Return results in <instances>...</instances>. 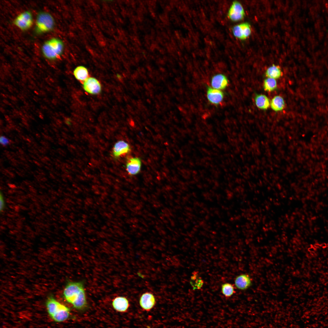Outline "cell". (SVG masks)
Listing matches in <instances>:
<instances>
[{
    "instance_id": "cell-1",
    "label": "cell",
    "mask_w": 328,
    "mask_h": 328,
    "mask_svg": "<svg viewBox=\"0 0 328 328\" xmlns=\"http://www.w3.org/2000/svg\"><path fill=\"white\" fill-rule=\"evenodd\" d=\"M66 301L78 310L84 309L87 306L84 283L82 281L68 282L63 290Z\"/></svg>"
},
{
    "instance_id": "cell-2",
    "label": "cell",
    "mask_w": 328,
    "mask_h": 328,
    "mask_svg": "<svg viewBox=\"0 0 328 328\" xmlns=\"http://www.w3.org/2000/svg\"><path fill=\"white\" fill-rule=\"evenodd\" d=\"M46 306L49 315L56 322H63L70 316V309L57 301L53 296L48 297L46 300Z\"/></svg>"
},
{
    "instance_id": "cell-3",
    "label": "cell",
    "mask_w": 328,
    "mask_h": 328,
    "mask_svg": "<svg viewBox=\"0 0 328 328\" xmlns=\"http://www.w3.org/2000/svg\"><path fill=\"white\" fill-rule=\"evenodd\" d=\"M64 44L60 39L53 38L46 41L42 47V52L44 56L50 60H55L62 55Z\"/></svg>"
},
{
    "instance_id": "cell-4",
    "label": "cell",
    "mask_w": 328,
    "mask_h": 328,
    "mask_svg": "<svg viewBox=\"0 0 328 328\" xmlns=\"http://www.w3.org/2000/svg\"><path fill=\"white\" fill-rule=\"evenodd\" d=\"M54 24L53 18L50 14L45 12H40L36 20V31L39 33L49 32L53 29Z\"/></svg>"
},
{
    "instance_id": "cell-5",
    "label": "cell",
    "mask_w": 328,
    "mask_h": 328,
    "mask_svg": "<svg viewBox=\"0 0 328 328\" xmlns=\"http://www.w3.org/2000/svg\"><path fill=\"white\" fill-rule=\"evenodd\" d=\"M227 16L232 22H237L243 20L245 17V13L241 3L237 1H233L229 9Z\"/></svg>"
},
{
    "instance_id": "cell-6",
    "label": "cell",
    "mask_w": 328,
    "mask_h": 328,
    "mask_svg": "<svg viewBox=\"0 0 328 328\" xmlns=\"http://www.w3.org/2000/svg\"><path fill=\"white\" fill-rule=\"evenodd\" d=\"M13 22L16 26L22 30L25 31L28 29L33 24V19L32 14L29 11L23 12L15 18Z\"/></svg>"
},
{
    "instance_id": "cell-7",
    "label": "cell",
    "mask_w": 328,
    "mask_h": 328,
    "mask_svg": "<svg viewBox=\"0 0 328 328\" xmlns=\"http://www.w3.org/2000/svg\"><path fill=\"white\" fill-rule=\"evenodd\" d=\"M232 32L234 36L237 38L241 40H245L251 35V25L247 22L238 24L232 27Z\"/></svg>"
},
{
    "instance_id": "cell-8",
    "label": "cell",
    "mask_w": 328,
    "mask_h": 328,
    "mask_svg": "<svg viewBox=\"0 0 328 328\" xmlns=\"http://www.w3.org/2000/svg\"><path fill=\"white\" fill-rule=\"evenodd\" d=\"M206 96L208 102L211 104L218 106L222 102L224 96V92L221 90L207 86Z\"/></svg>"
},
{
    "instance_id": "cell-9",
    "label": "cell",
    "mask_w": 328,
    "mask_h": 328,
    "mask_svg": "<svg viewBox=\"0 0 328 328\" xmlns=\"http://www.w3.org/2000/svg\"><path fill=\"white\" fill-rule=\"evenodd\" d=\"M156 302L154 295L150 292H146L142 294L140 297L139 303L141 308L144 310L148 312L155 306Z\"/></svg>"
},
{
    "instance_id": "cell-10",
    "label": "cell",
    "mask_w": 328,
    "mask_h": 328,
    "mask_svg": "<svg viewBox=\"0 0 328 328\" xmlns=\"http://www.w3.org/2000/svg\"><path fill=\"white\" fill-rule=\"evenodd\" d=\"M83 87L87 93L92 94H99L101 91V86L96 78L89 77L83 83Z\"/></svg>"
},
{
    "instance_id": "cell-11",
    "label": "cell",
    "mask_w": 328,
    "mask_h": 328,
    "mask_svg": "<svg viewBox=\"0 0 328 328\" xmlns=\"http://www.w3.org/2000/svg\"><path fill=\"white\" fill-rule=\"evenodd\" d=\"M229 80L227 77L221 73L213 75L210 80L211 87L220 90L225 89L229 84Z\"/></svg>"
},
{
    "instance_id": "cell-12",
    "label": "cell",
    "mask_w": 328,
    "mask_h": 328,
    "mask_svg": "<svg viewBox=\"0 0 328 328\" xmlns=\"http://www.w3.org/2000/svg\"><path fill=\"white\" fill-rule=\"evenodd\" d=\"M130 147L129 144L123 141H120L114 145L113 149V153L116 158L124 156L130 151Z\"/></svg>"
},
{
    "instance_id": "cell-13",
    "label": "cell",
    "mask_w": 328,
    "mask_h": 328,
    "mask_svg": "<svg viewBox=\"0 0 328 328\" xmlns=\"http://www.w3.org/2000/svg\"><path fill=\"white\" fill-rule=\"evenodd\" d=\"M141 166L140 159L137 157L129 158L126 164V170L131 175L137 174L140 171Z\"/></svg>"
},
{
    "instance_id": "cell-14",
    "label": "cell",
    "mask_w": 328,
    "mask_h": 328,
    "mask_svg": "<svg viewBox=\"0 0 328 328\" xmlns=\"http://www.w3.org/2000/svg\"><path fill=\"white\" fill-rule=\"evenodd\" d=\"M236 287L238 289L244 290L250 287L252 285V282L250 276L246 274L237 276L234 281Z\"/></svg>"
},
{
    "instance_id": "cell-15",
    "label": "cell",
    "mask_w": 328,
    "mask_h": 328,
    "mask_svg": "<svg viewBox=\"0 0 328 328\" xmlns=\"http://www.w3.org/2000/svg\"><path fill=\"white\" fill-rule=\"evenodd\" d=\"M112 306L116 311L124 313L128 309L130 304L128 299L126 297L119 296L115 298L112 302Z\"/></svg>"
},
{
    "instance_id": "cell-16",
    "label": "cell",
    "mask_w": 328,
    "mask_h": 328,
    "mask_svg": "<svg viewBox=\"0 0 328 328\" xmlns=\"http://www.w3.org/2000/svg\"><path fill=\"white\" fill-rule=\"evenodd\" d=\"M254 101L256 106L260 109L266 110L270 106V101L268 97L265 94H256L255 97Z\"/></svg>"
},
{
    "instance_id": "cell-17",
    "label": "cell",
    "mask_w": 328,
    "mask_h": 328,
    "mask_svg": "<svg viewBox=\"0 0 328 328\" xmlns=\"http://www.w3.org/2000/svg\"><path fill=\"white\" fill-rule=\"evenodd\" d=\"M281 68L278 65L272 64L267 68L265 72V75L267 77L278 79L282 75Z\"/></svg>"
},
{
    "instance_id": "cell-18",
    "label": "cell",
    "mask_w": 328,
    "mask_h": 328,
    "mask_svg": "<svg viewBox=\"0 0 328 328\" xmlns=\"http://www.w3.org/2000/svg\"><path fill=\"white\" fill-rule=\"evenodd\" d=\"M270 106L271 108L275 111H282L285 106L284 99L279 95L274 96L270 101Z\"/></svg>"
},
{
    "instance_id": "cell-19",
    "label": "cell",
    "mask_w": 328,
    "mask_h": 328,
    "mask_svg": "<svg viewBox=\"0 0 328 328\" xmlns=\"http://www.w3.org/2000/svg\"><path fill=\"white\" fill-rule=\"evenodd\" d=\"M75 77L78 80L84 82L89 77L87 69L83 66H79L76 67L73 72Z\"/></svg>"
},
{
    "instance_id": "cell-20",
    "label": "cell",
    "mask_w": 328,
    "mask_h": 328,
    "mask_svg": "<svg viewBox=\"0 0 328 328\" xmlns=\"http://www.w3.org/2000/svg\"><path fill=\"white\" fill-rule=\"evenodd\" d=\"M265 91L271 92L275 90L277 88V83L276 79L267 77L265 79L263 84Z\"/></svg>"
},
{
    "instance_id": "cell-21",
    "label": "cell",
    "mask_w": 328,
    "mask_h": 328,
    "mask_svg": "<svg viewBox=\"0 0 328 328\" xmlns=\"http://www.w3.org/2000/svg\"><path fill=\"white\" fill-rule=\"evenodd\" d=\"M190 283L193 289H199L202 286L203 282L201 278L198 276L197 272H194L191 278Z\"/></svg>"
},
{
    "instance_id": "cell-22",
    "label": "cell",
    "mask_w": 328,
    "mask_h": 328,
    "mask_svg": "<svg viewBox=\"0 0 328 328\" xmlns=\"http://www.w3.org/2000/svg\"><path fill=\"white\" fill-rule=\"evenodd\" d=\"M221 292L226 297H229L235 292L234 286L231 284L226 283L221 285Z\"/></svg>"
},
{
    "instance_id": "cell-23",
    "label": "cell",
    "mask_w": 328,
    "mask_h": 328,
    "mask_svg": "<svg viewBox=\"0 0 328 328\" xmlns=\"http://www.w3.org/2000/svg\"><path fill=\"white\" fill-rule=\"evenodd\" d=\"M1 144L3 146L7 145L9 143V140L8 138L5 136H1L0 138Z\"/></svg>"
},
{
    "instance_id": "cell-24",
    "label": "cell",
    "mask_w": 328,
    "mask_h": 328,
    "mask_svg": "<svg viewBox=\"0 0 328 328\" xmlns=\"http://www.w3.org/2000/svg\"><path fill=\"white\" fill-rule=\"evenodd\" d=\"M0 212H2L3 211L5 208V202L4 199L3 197V195L1 192L0 193Z\"/></svg>"
}]
</instances>
